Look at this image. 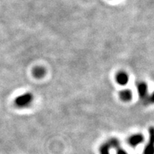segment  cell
<instances>
[{
    "instance_id": "cell-1",
    "label": "cell",
    "mask_w": 154,
    "mask_h": 154,
    "mask_svg": "<svg viewBox=\"0 0 154 154\" xmlns=\"http://www.w3.org/2000/svg\"><path fill=\"white\" fill-rule=\"evenodd\" d=\"M33 101V95L31 93H25L17 96L14 100V104L19 108L27 107Z\"/></svg>"
},
{
    "instance_id": "cell-2",
    "label": "cell",
    "mask_w": 154,
    "mask_h": 154,
    "mask_svg": "<svg viewBox=\"0 0 154 154\" xmlns=\"http://www.w3.org/2000/svg\"><path fill=\"white\" fill-rule=\"evenodd\" d=\"M119 141L117 138H111L100 147V154H110L111 149H118Z\"/></svg>"
},
{
    "instance_id": "cell-3",
    "label": "cell",
    "mask_w": 154,
    "mask_h": 154,
    "mask_svg": "<svg viewBox=\"0 0 154 154\" xmlns=\"http://www.w3.org/2000/svg\"><path fill=\"white\" fill-rule=\"evenodd\" d=\"M136 88H137L138 93L143 103L147 104L150 103L149 102V95H148V86L147 84L143 82H138L136 84Z\"/></svg>"
},
{
    "instance_id": "cell-4",
    "label": "cell",
    "mask_w": 154,
    "mask_h": 154,
    "mask_svg": "<svg viewBox=\"0 0 154 154\" xmlns=\"http://www.w3.org/2000/svg\"><path fill=\"white\" fill-rule=\"evenodd\" d=\"M149 141L143 150V154H154V127L151 126L149 129Z\"/></svg>"
},
{
    "instance_id": "cell-5",
    "label": "cell",
    "mask_w": 154,
    "mask_h": 154,
    "mask_svg": "<svg viewBox=\"0 0 154 154\" xmlns=\"http://www.w3.org/2000/svg\"><path fill=\"white\" fill-rule=\"evenodd\" d=\"M144 141V136L140 134H136L131 136L128 139V144L132 147H136Z\"/></svg>"
},
{
    "instance_id": "cell-6",
    "label": "cell",
    "mask_w": 154,
    "mask_h": 154,
    "mask_svg": "<svg viewBox=\"0 0 154 154\" xmlns=\"http://www.w3.org/2000/svg\"><path fill=\"white\" fill-rule=\"evenodd\" d=\"M116 82L120 85H126L128 82V76L126 72H120L116 75Z\"/></svg>"
},
{
    "instance_id": "cell-7",
    "label": "cell",
    "mask_w": 154,
    "mask_h": 154,
    "mask_svg": "<svg viewBox=\"0 0 154 154\" xmlns=\"http://www.w3.org/2000/svg\"><path fill=\"white\" fill-rule=\"evenodd\" d=\"M120 99L124 101H129L132 99V92L128 89H125L121 91L119 93Z\"/></svg>"
},
{
    "instance_id": "cell-8",
    "label": "cell",
    "mask_w": 154,
    "mask_h": 154,
    "mask_svg": "<svg viewBox=\"0 0 154 154\" xmlns=\"http://www.w3.org/2000/svg\"><path fill=\"white\" fill-rule=\"evenodd\" d=\"M46 71L43 67L41 66H36L33 69V75L35 78L40 79L42 78L44 75H45Z\"/></svg>"
},
{
    "instance_id": "cell-9",
    "label": "cell",
    "mask_w": 154,
    "mask_h": 154,
    "mask_svg": "<svg viewBox=\"0 0 154 154\" xmlns=\"http://www.w3.org/2000/svg\"><path fill=\"white\" fill-rule=\"evenodd\" d=\"M117 151H116V154H128V153L126 151H124V149H121V148H118V149H116Z\"/></svg>"
},
{
    "instance_id": "cell-10",
    "label": "cell",
    "mask_w": 154,
    "mask_h": 154,
    "mask_svg": "<svg viewBox=\"0 0 154 154\" xmlns=\"http://www.w3.org/2000/svg\"><path fill=\"white\" fill-rule=\"evenodd\" d=\"M149 102L150 103H154V91L152 93L151 95L149 96Z\"/></svg>"
}]
</instances>
